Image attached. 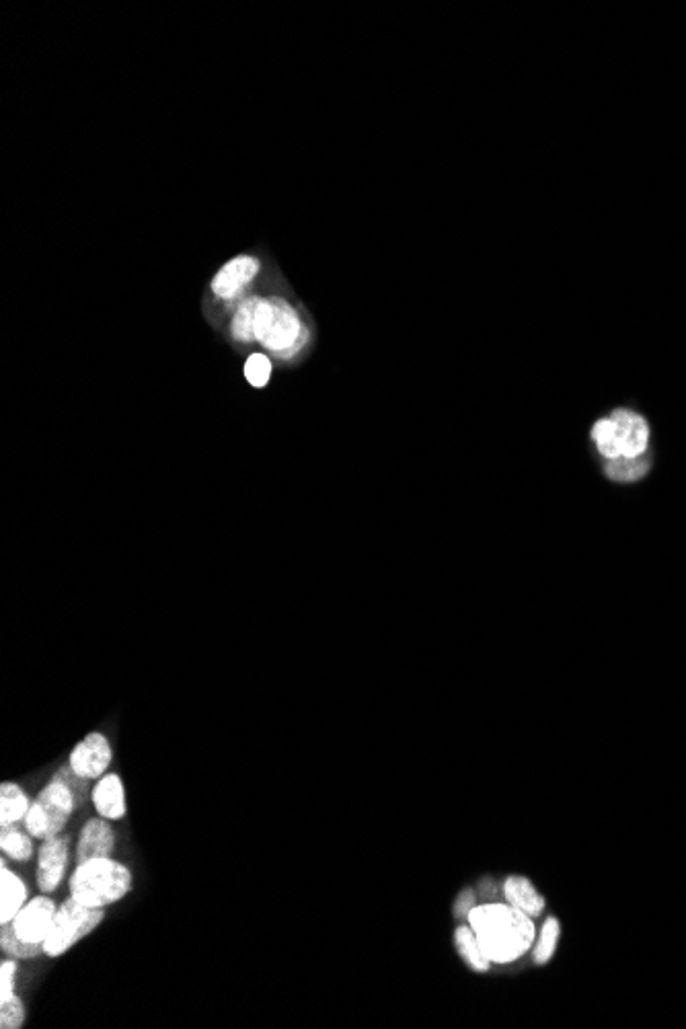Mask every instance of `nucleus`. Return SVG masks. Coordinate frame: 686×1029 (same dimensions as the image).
<instances>
[{
	"label": "nucleus",
	"mask_w": 686,
	"mask_h": 1029,
	"mask_svg": "<svg viewBox=\"0 0 686 1029\" xmlns=\"http://www.w3.org/2000/svg\"><path fill=\"white\" fill-rule=\"evenodd\" d=\"M15 974H17V958L5 960L0 964V1001L11 999L15 995Z\"/></svg>",
	"instance_id": "b1692460"
},
{
	"label": "nucleus",
	"mask_w": 686,
	"mask_h": 1029,
	"mask_svg": "<svg viewBox=\"0 0 686 1029\" xmlns=\"http://www.w3.org/2000/svg\"><path fill=\"white\" fill-rule=\"evenodd\" d=\"M105 919L103 908H89L68 898L58 906L52 929L44 941V956L58 958L81 939L91 935Z\"/></svg>",
	"instance_id": "20e7f679"
},
{
	"label": "nucleus",
	"mask_w": 686,
	"mask_h": 1029,
	"mask_svg": "<svg viewBox=\"0 0 686 1029\" xmlns=\"http://www.w3.org/2000/svg\"><path fill=\"white\" fill-rule=\"evenodd\" d=\"M91 799L97 814L105 820H122L126 816V795L118 775H103L97 781Z\"/></svg>",
	"instance_id": "f8f14e48"
},
{
	"label": "nucleus",
	"mask_w": 686,
	"mask_h": 1029,
	"mask_svg": "<svg viewBox=\"0 0 686 1029\" xmlns=\"http://www.w3.org/2000/svg\"><path fill=\"white\" fill-rule=\"evenodd\" d=\"M76 804L79 799L68 783L54 777L31 802L23 826L33 838L48 841L66 828Z\"/></svg>",
	"instance_id": "7ed1b4c3"
},
{
	"label": "nucleus",
	"mask_w": 686,
	"mask_h": 1029,
	"mask_svg": "<svg viewBox=\"0 0 686 1029\" xmlns=\"http://www.w3.org/2000/svg\"><path fill=\"white\" fill-rule=\"evenodd\" d=\"M257 272V259L249 255L235 257L233 261H228L212 280V292L220 298H233L245 284H249L257 276Z\"/></svg>",
	"instance_id": "9b49d317"
},
{
	"label": "nucleus",
	"mask_w": 686,
	"mask_h": 1029,
	"mask_svg": "<svg viewBox=\"0 0 686 1029\" xmlns=\"http://www.w3.org/2000/svg\"><path fill=\"white\" fill-rule=\"evenodd\" d=\"M454 945H456V949H459V954L463 956V960L473 970H477V972L489 970L491 962L485 958V954L481 951V945L477 941V935H475V931L469 925L456 927V931H454Z\"/></svg>",
	"instance_id": "a211bd4d"
},
{
	"label": "nucleus",
	"mask_w": 686,
	"mask_h": 1029,
	"mask_svg": "<svg viewBox=\"0 0 686 1029\" xmlns=\"http://www.w3.org/2000/svg\"><path fill=\"white\" fill-rule=\"evenodd\" d=\"M113 849H116V834L105 818H91L79 836V845H76V859L79 863L91 861V859H105L111 857Z\"/></svg>",
	"instance_id": "9d476101"
},
{
	"label": "nucleus",
	"mask_w": 686,
	"mask_h": 1029,
	"mask_svg": "<svg viewBox=\"0 0 686 1029\" xmlns=\"http://www.w3.org/2000/svg\"><path fill=\"white\" fill-rule=\"evenodd\" d=\"M276 304V315L272 321V327L268 331V337L263 339V346L268 350L278 352L284 358H292L294 354L302 352L311 339L309 327L302 323L298 311L284 298H274Z\"/></svg>",
	"instance_id": "39448f33"
},
{
	"label": "nucleus",
	"mask_w": 686,
	"mask_h": 1029,
	"mask_svg": "<svg viewBox=\"0 0 686 1029\" xmlns=\"http://www.w3.org/2000/svg\"><path fill=\"white\" fill-rule=\"evenodd\" d=\"M27 898V886L17 873L7 869L3 859V863H0V925L11 923L19 910L29 902Z\"/></svg>",
	"instance_id": "ddd939ff"
},
{
	"label": "nucleus",
	"mask_w": 686,
	"mask_h": 1029,
	"mask_svg": "<svg viewBox=\"0 0 686 1029\" xmlns=\"http://www.w3.org/2000/svg\"><path fill=\"white\" fill-rule=\"evenodd\" d=\"M504 896H506L508 904L522 910L532 919L539 917V914L545 910V898L526 878H522V875H510V878L504 882Z\"/></svg>",
	"instance_id": "2eb2a0df"
},
{
	"label": "nucleus",
	"mask_w": 686,
	"mask_h": 1029,
	"mask_svg": "<svg viewBox=\"0 0 686 1029\" xmlns=\"http://www.w3.org/2000/svg\"><path fill=\"white\" fill-rule=\"evenodd\" d=\"M29 806V797L19 785L3 783L0 787V828L25 822Z\"/></svg>",
	"instance_id": "dca6fc26"
},
{
	"label": "nucleus",
	"mask_w": 686,
	"mask_h": 1029,
	"mask_svg": "<svg viewBox=\"0 0 686 1029\" xmlns=\"http://www.w3.org/2000/svg\"><path fill=\"white\" fill-rule=\"evenodd\" d=\"M559 933H561V925L555 917H549L541 929V935H539V941L535 943V962L537 964H547L551 960V956L555 954L557 949V941H559Z\"/></svg>",
	"instance_id": "aec40b11"
},
{
	"label": "nucleus",
	"mask_w": 686,
	"mask_h": 1029,
	"mask_svg": "<svg viewBox=\"0 0 686 1029\" xmlns=\"http://www.w3.org/2000/svg\"><path fill=\"white\" fill-rule=\"evenodd\" d=\"M475 902H477V894L473 888H465L459 896H456L454 900V917L459 919H469L471 910L475 908Z\"/></svg>",
	"instance_id": "393cba45"
},
{
	"label": "nucleus",
	"mask_w": 686,
	"mask_h": 1029,
	"mask_svg": "<svg viewBox=\"0 0 686 1029\" xmlns=\"http://www.w3.org/2000/svg\"><path fill=\"white\" fill-rule=\"evenodd\" d=\"M68 836H54L44 841L37 855V886L42 894H52L62 884L68 867Z\"/></svg>",
	"instance_id": "1a4fd4ad"
},
{
	"label": "nucleus",
	"mask_w": 686,
	"mask_h": 1029,
	"mask_svg": "<svg viewBox=\"0 0 686 1029\" xmlns=\"http://www.w3.org/2000/svg\"><path fill=\"white\" fill-rule=\"evenodd\" d=\"M111 758H113V750H111L109 740L103 734L93 732L83 742H79L72 748L70 758H68V767L81 779L95 781L105 775V771L111 765Z\"/></svg>",
	"instance_id": "6e6552de"
},
{
	"label": "nucleus",
	"mask_w": 686,
	"mask_h": 1029,
	"mask_svg": "<svg viewBox=\"0 0 686 1029\" xmlns=\"http://www.w3.org/2000/svg\"><path fill=\"white\" fill-rule=\"evenodd\" d=\"M23 828H19V824H13L3 826V830H0V849H3L7 857L19 863H25L33 857V836Z\"/></svg>",
	"instance_id": "f3484780"
},
{
	"label": "nucleus",
	"mask_w": 686,
	"mask_h": 1029,
	"mask_svg": "<svg viewBox=\"0 0 686 1029\" xmlns=\"http://www.w3.org/2000/svg\"><path fill=\"white\" fill-rule=\"evenodd\" d=\"M245 376L249 380V385H253L255 389H261L270 383V376H272V362L268 356L263 354H253L249 356V360L245 362Z\"/></svg>",
	"instance_id": "4be33fe9"
},
{
	"label": "nucleus",
	"mask_w": 686,
	"mask_h": 1029,
	"mask_svg": "<svg viewBox=\"0 0 686 1029\" xmlns=\"http://www.w3.org/2000/svg\"><path fill=\"white\" fill-rule=\"evenodd\" d=\"M132 890V873L126 865L105 859L79 863L70 875V898L89 908H105L120 902Z\"/></svg>",
	"instance_id": "f03ea898"
},
{
	"label": "nucleus",
	"mask_w": 686,
	"mask_h": 1029,
	"mask_svg": "<svg viewBox=\"0 0 686 1029\" xmlns=\"http://www.w3.org/2000/svg\"><path fill=\"white\" fill-rule=\"evenodd\" d=\"M469 927L475 931L481 951L491 964L514 962L535 943L532 917L512 904L491 902L475 906L469 914Z\"/></svg>",
	"instance_id": "f257e3e1"
},
{
	"label": "nucleus",
	"mask_w": 686,
	"mask_h": 1029,
	"mask_svg": "<svg viewBox=\"0 0 686 1029\" xmlns=\"http://www.w3.org/2000/svg\"><path fill=\"white\" fill-rule=\"evenodd\" d=\"M611 415L615 417L621 434V459H645V456H656L654 430L645 413H641L633 405H617L611 409Z\"/></svg>",
	"instance_id": "423d86ee"
},
{
	"label": "nucleus",
	"mask_w": 686,
	"mask_h": 1029,
	"mask_svg": "<svg viewBox=\"0 0 686 1029\" xmlns=\"http://www.w3.org/2000/svg\"><path fill=\"white\" fill-rule=\"evenodd\" d=\"M25 1021V1007L17 995L11 999L0 1001V1027L3 1029H19Z\"/></svg>",
	"instance_id": "5701e85b"
},
{
	"label": "nucleus",
	"mask_w": 686,
	"mask_h": 1029,
	"mask_svg": "<svg viewBox=\"0 0 686 1029\" xmlns=\"http://www.w3.org/2000/svg\"><path fill=\"white\" fill-rule=\"evenodd\" d=\"M56 904L44 894L31 898L21 910L17 917L7 923L15 937L31 947L44 949V941L52 929L54 917H56Z\"/></svg>",
	"instance_id": "0eeeda50"
},
{
	"label": "nucleus",
	"mask_w": 686,
	"mask_h": 1029,
	"mask_svg": "<svg viewBox=\"0 0 686 1029\" xmlns=\"http://www.w3.org/2000/svg\"><path fill=\"white\" fill-rule=\"evenodd\" d=\"M259 298H247L239 304V309L233 317V337L237 341L249 343L255 339V311H257Z\"/></svg>",
	"instance_id": "6ab92c4d"
},
{
	"label": "nucleus",
	"mask_w": 686,
	"mask_h": 1029,
	"mask_svg": "<svg viewBox=\"0 0 686 1029\" xmlns=\"http://www.w3.org/2000/svg\"><path fill=\"white\" fill-rule=\"evenodd\" d=\"M654 465L656 456H645V459H619L598 467V471L611 485H637L652 475Z\"/></svg>",
	"instance_id": "4468645a"
},
{
	"label": "nucleus",
	"mask_w": 686,
	"mask_h": 1029,
	"mask_svg": "<svg viewBox=\"0 0 686 1029\" xmlns=\"http://www.w3.org/2000/svg\"><path fill=\"white\" fill-rule=\"evenodd\" d=\"M0 949H3L7 956L17 958V960H33L44 954V949L31 947V945L19 941L9 925H3V931H0Z\"/></svg>",
	"instance_id": "412c9836"
}]
</instances>
